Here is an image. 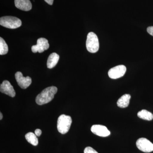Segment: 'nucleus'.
Returning <instances> with one entry per match:
<instances>
[{"label":"nucleus","mask_w":153,"mask_h":153,"mask_svg":"<svg viewBox=\"0 0 153 153\" xmlns=\"http://www.w3.org/2000/svg\"><path fill=\"white\" fill-rule=\"evenodd\" d=\"M57 91V88L55 86H50L45 88L36 97V103L39 105H42L50 102L54 98Z\"/></svg>","instance_id":"1"},{"label":"nucleus","mask_w":153,"mask_h":153,"mask_svg":"<svg viewBox=\"0 0 153 153\" xmlns=\"http://www.w3.org/2000/svg\"><path fill=\"white\" fill-rule=\"evenodd\" d=\"M72 123L71 117L62 114L58 117L57 121V128L61 134L67 133L69 131Z\"/></svg>","instance_id":"2"},{"label":"nucleus","mask_w":153,"mask_h":153,"mask_svg":"<svg viewBox=\"0 0 153 153\" xmlns=\"http://www.w3.org/2000/svg\"><path fill=\"white\" fill-rule=\"evenodd\" d=\"M1 26L9 29H16L21 27L22 22L20 19L13 16H4L0 19Z\"/></svg>","instance_id":"3"},{"label":"nucleus","mask_w":153,"mask_h":153,"mask_svg":"<svg viewBox=\"0 0 153 153\" xmlns=\"http://www.w3.org/2000/svg\"><path fill=\"white\" fill-rule=\"evenodd\" d=\"M86 47L88 51L91 53H96L98 51L99 43L98 38L93 32H90L88 34Z\"/></svg>","instance_id":"4"},{"label":"nucleus","mask_w":153,"mask_h":153,"mask_svg":"<svg viewBox=\"0 0 153 153\" xmlns=\"http://www.w3.org/2000/svg\"><path fill=\"white\" fill-rule=\"evenodd\" d=\"M136 146L140 150L145 153L153 151V144L145 138H141L137 141Z\"/></svg>","instance_id":"5"},{"label":"nucleus","mask_w":153,"mask_h":153,"mask_svg":"<svg viewBox=\"0 0 153 153\" xmlns=\"http://www.w3.org/2000/svg\"><path fill=\"white\" fill-rule=\"evenodd\" d=\"M126 71V68L124 65H121L111 68L108 72L110 78L116 79L124 76Z\"/></svg>","instance_id":"6"},{"label":"nucleus","mask_w":153,"mask_h":153,"mask_svg":"<svg viewBox=\"0 0 153 153\" xmlns=\"http://www.w3.org/2000/svg\"><path fill=\"white\" fill-rule=\"evenodd\" d=\"M49 44L48 40L45 38H41L37 40V44L32 46V51L33 53H42L49 49Z\"/></svg>","instance_id":"7"},{"label":"nucleus","mask_w":153,"mask_h":153,"mask_svg":"<svg viewBox=\"0 0 153 153\" xmlns=\"http://www.w3.org/2000/svg\"><path fill=\"white\" fill-rule=\"evenodd\" d=\"M15 77L18 85L23 89H26L32 83V79L31 77L29 76L25 77L20 71H18L16 73Z\"/></svg>","instance_id":"8"},{"label":"nucleus","mask_w":153,"mask_h":153,"mask_svg":"<svg viewBox=\"0 0 153 153\" xmlns=\"http://www.w3.org/2000/svg\"><path fill=\"white\" fill-rule=\"evenodd\" d=\"M91 132L94 134L98 136L106 137L110 134V131L105 126L101 125H94L91 129Z\"/></svg>","instance_id":"9"},{"label":"nucleus","mask_w":153,"mask_h":153,"mask_svg":"<svg viewBox=\"0 0 153 153\" xmlns=\"http://www.w3.org/2000/svg\"><path fill=\"white\" fill-rule=\"evenodd\" d=\"M0 91L2 93L13 97L16 96V91L13 87L7 80H4L0 86Z\"/></svg>","instance_id":"10"},{"label":"nucleus","mask_w":153,"mask_h":153,"mask_svg":"<svg viewBox=\"0 0 153 153\" xmlns=\"http://www.w3.org/2000/svg\"><path fill=\"white\" fill-rule=\"evenodd\" d=\"M15 6L22 10L28 11L32 9V5L30 0H15Z\"/></svg>","instance_id":"11"},{"label":"nucleus","mask_w":153,"mask_h":153,"mask_svg":"<svg viewBox=\"0 0 153 153\" xmlns=\"http://www.w3.org/2000/svg\"><path fill=\"white\" fill-rule=\"evenodd\" d=\"M59 55L56 53H53L50 54L47 62V66L48 68H52L55 67L57 64L59 60Z\"/></svg>","instance_id":"12"},{"label":"nucleus","mask_w":153,"mask_h":153,"mask_svg":"<svg viewBox=\"0 0 153 153\" xmlns=\"http://www.w3.org/2000/svg\"><path fill=\"white\" fill-rule=\"evenodd\" d=\"M131 97L130 94H124L118 100L117 102L118 106L121 108H125L128 106Z\"/></svg>","instance_id":"13"},{"label":"nucleus","mask_w":153,"mask_h":153,"mask_svg":"<svg viewBox=\"0 0 153 153\" xmlns=\"http://www.w3.org/2000/svg\"><path fill=\"white\" fill-rule=\"evenodd\" d=\"M137 116L140 118L144 120L150 121L152 120L153 119L152 114L145 109L142 110L140 111H139L137 113Z\"/></svg>","instance_id":"14"},{"label":"nucleus","mask_w":153,"mask_h":153,"mask_svg":"<svg viewBox=\"0 0 153 153\" xmlns=\"http://www.w3.org/2000/svg\"><path fill=\"white\" fill-rule=\"evenodd\" d=\"M36 136V134L33 132H29L25 135V138L27 140L34 146H37L38 144V139Z\"/></svg>","instance_id":"15"},{"label":"nucleus","mask_w":153,"mask_h":153,"mask_svg":"<svg viewBox=\"0 0 153 153\" xmlns=\"http://www.w3.org/2000/svg\"><path fill=\"white\" fill-rule=\"evenodd\" d=\"M8 52V47L5 41L1 37L0 38V55H4Z\"/></svg>","instance_id":"16"},{"label":"nucleus","mask_w":153,"mask_h":153,"mask_svg":"<svg viewBox=\"0 0 153 153\" xmlns=\"http://www.w3.org/2000/svg\"><path fill=\"white\" fill-rule=\"evenodd\" d=\"M84 153H98L93 148L91 147H87L85 148L84 151Z\"/></svg>","instance_id":"17"},{"label":"nucleus","mask_w":153,"mask_h":153,"mask_svg":"<svg viewBox=\"0 0 153 153\" xmlns=\"http://www.w3.org/2000/svg\"><path fill=\"white\" fill-rule=\"evenodd\" d=\"M147 32L151 36H153V27H148L147 29Z\"/></svg>","instance_id":"18"},{"label":"nucleus","mask_w":153,"mask_h":153,"mask_svg":"<svg viewBox=\"0 0 153 153\" xmlns=\"http://www.w3.org/2000/svg\"><path fill=\"white\" fill-rule=\"evenodd\" d=\"M35 134L37 136L40 137L41 135V134H42V131L41 130L39 129H37L35 130Z\"/></svg>","instance_id":"19"},{"label":"nucleus","mask_w":153,"mask_h":153,"mask_svg":"<svg viewBox=\"0 0 153 153\" xmlns=\"http://www.w3.org/2000/svg\"><path fill=\"white\" fill-rule=\"evenodd\" d=\"M44 1H45L47 4H49L50 5H52V4H53L54 0H44Z\"/></svg>","instance_id":"20"},{"label":"nucleus","mask_w":153,"mask_h":153,"mask_svg":"<svg viewBox=\"0 0 153 153\" xmlns=\"http://www.w3.org/2000/svg\"><path fill=\"white\" fill-rule=\"evenodd\" d=\"M3 118V114H2L1 113V112L0 113V120H1Z\"/></svg>","instance_id":"21"}]
</instances>
